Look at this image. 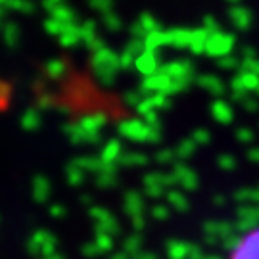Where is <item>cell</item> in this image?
<instances>
[{"mask_svg":"<svg viewBox=\"0 0 259 259\" xmlns=\"http://www.w3.org/2000/svg\"><path fill=\"white\" fill-rule=\"evenodd\" d=\"M231 259H259V229L238 242Z\"/></svg>","mask_w":259,"mask_h":259,"instance_id":"1","label":"cell"},{"mask_svg":"<svg viewBox=\"0 0 259 259\" xmlns=\"http://www.w3.org/2000/svg\"><path fill=\"white\" fill-rule=\"evenodd\" d=\"M0 4H4V0H0Z\"/></svg>","mask_w":259,"mask_h":259,"instance_id":"2","label":"cell"}]
</instances>
